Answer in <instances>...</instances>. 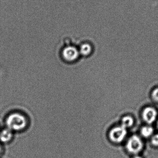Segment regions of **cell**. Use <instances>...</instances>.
Segmentation results:
<instances>
[{
    "label": "cell",
    "instance_id": "obj_1",
    "mask_svg": "<svg viewBox=\"0 0 158 158\" xmlns=\"http://www.w3.org/2000/svg\"><path fill=\"white\" fill-rule=\"evenodd\" d=\"M6 128L12 131H20L26 128L28 121L22 114L19 113H12L6 118Z\"/></svg>",
    "mask_w": 158,
    "mask_h": 158
},
{
    "label": "cell",
    "instance_id": "obj_2",
    "mask_svg": "<svg viewBox=\"0 0 158 158\" xmlns=\"http://www.w3.org/2000/svg\"><path fill=\"white\" fill-rule=\"evenodd\" d=\"M143 142L137 135L131 136L127 143V149L132 154H138L143 149Z\"/></svg>",
    "mask_w": 158,
    "mask_h": 158
},
{
    "label": "cell",
    "instance_id": "obj_3",
    "mask_svg": "<svg viewBox=\"0 0 158 158\" xmlns=\"http://www.w3.org/2000/svg\"><path fill=\"white\" fill-rule=\"evenodd\" d=\"M127 135L126 128L122 126L115 127L110 131L109 137L113 142L119 143L122 142Z\"/></svg>",
    "mask_w": 158,
    "mask_h": 158
},
{
    "label": "cell",
    "instance_id": "obj_4",
    "mask_svg": "<svg viewBox=\"0 0 158 158\" xmlns=\"http://www.w3.org/2000/svg\"><path fill=\"white\" fill-rule=\"evenodd\" d=\"M78 50L73 46H68L64 48L62 52L63 58L68 62H73L78 59L79 56Z\"/></svg>",
    "mask_w": 158,
    "mask_h": 158
},
{
    "label": "cell",
    "instance_id": "obj_5",
    "mask_svg": "<svg viewBox=\"0 0 158 158\" xmlns=\"http://www.w3.org/2000/svg\"><path fill=\"white\" fill-rule=\"evenodd\" d=\"M157 116V113L155 109L147 107L143 111V118L147 123L151 124L155 121Z\"/></svg>",
    "mask_w": 158,
    "mask_h": 158
},
{
    "label": "cell",
    "instance_id": "obj_6",
    "mask_svg": "<svg viewBox=\"0 0 158 158\" xmlns=\"http://www.w3.org/2000/svg\"><path fill=\"white\" fill-rule=\"evenodd\" d=\"M13 138V132L9 129H3L0 131V143L7 144L11 142Z\"/></svg>",
    "mask_w": 158,
    "mask_h": 158
},
{
    "label": "cell",
    "instance_id": "obj_7",
    "mask_svg": "<svg viewBox=\"0 0 158 158\" xmlns=\"http://www.w3.org/2000/svg\"><path fill=\"white\" fill-rule=\"evenodd\" d=\"M92 52V47L88 44H83L81 46L79 52L82 55L87 56Z\"/></svg>",
    "mask_w": 158,
    "mask_h": 158
},
{
    "label": "cell",
    "instance_id": "obj_8",
    "mask_svg": "<svg viewBox=\"0 0 158 158\" xmlns=\"http://www.w3.org/2000/svg\"><path fill=\"white\" fill-rule=\"evenodd\" d=\"M133 124V119L130 116L124 117L122 121V126L126 129L131 127Z\"/></svg>",
    "mask_w": 158,
    "mask_h": 158
},
{
    "label": "cell",
    "instance_id": "obj_9",
    "mask_svg": "<svg viewBox=\"0 0 158 158\" xmlns=\"http://www.w3.org/2000/svg\"><path fill=\"white\" fill-rule=\"evenodd\" d=\"M154 130L152 127L149 126H145L142 128L141 133L144 137H147L151 136L153 134Z\"/></svg>",
    "mask_w": 158,
    "mask_h": 158
},
{
    "label": "cell",
    "instance_id": "obj_10",
    "mask_svg": "<svg viewBox=\"0 0 158 158\" xmlns=\"http://www.w3.org/2000/svg\"><path fill=\"white\" fill-rule=\"evenodd\" d=\"M152 143L154 145L158 146V134L156 135L153 136L152 139Z\"/></svg>",
    "mask_w": 158,
    "mask_h": 158
},
{
    "label": "cell",
    "instance_id": "obj_11",
    "mask_svg": "<svg viewBox=\"0 0 158 158\" xmlns=\"http://www.w3.org/2000/svg\"><path fill=\"white\" fill-rule=\"evenodd\" d=\"M152 97L156 101L158 102V88L154 90L152 93Z\"/></svg>",
    "mask_w": 158,
    "mask_h": 158
},
{
    "label": "cell",
    "instance_id": "obj_12",
    "mask_svg": "<svg viewBox=\"0 0 158 158\" xmlns=\"http://www.w3.org/2000/svg\"><path fill=\"white\" fill-rule=\"evenodd\" d=\"M3 151V150L2 147L1 143H0V157L2 155Z\"/></svg>",
    "mask_w": 158,
    "mask_h": 158
},
{
    "label": "cell",
    "instance_id": "obj_13",
    "mask_svg": "<svg viewBox=\"0 0 158 158\" xmlns=\"http://www.w3.org/2000/svg\"><path fill=\"white\" fill-rule=\"evenodd\" d=\"M133 158H142V157H141L140 156H135Z\"/></svg>",
    "mask_w": 158,
    "mask_h": 158
},
{
    "label": "cell",
    "instance_id": "obj_14",
    "mask_svg": "<svg viewBox=\"0 0 158 158\" xmlns=\"http://www.w3.org/2000/svg\"><path fill=\"white\" fill-rule=\"evenodd\" d=\"M157 126H158V122Z\"/></svg>",
    "mask_w": 158,
    "mask_h": 158
},
{
    "label": "cell",
    "instance_id": "obj_15",
    "mask_svg": "<svg viewBox=\"0 0 158 158\" xmlns=\"http://www.w3.org/2000/svg\"></svg>",
    "mask_w": 158,
    "mask_h": 158
}]
</instances>
